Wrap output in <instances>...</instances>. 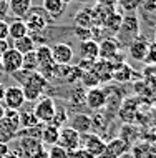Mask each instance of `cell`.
<instances>
[{
    "instance_id": "d6a6232c",
    "label": "cell",
    "mask_w": 156,
    "mask_h": 158,
    "mask_svg": "<svg viewBox=\"0 0 156 158\" xmlns=\"http://www.w3.org/2000/svg\"><path fill=\"white\" fill-rule=\"evenodd\" d=\"M85 93L86 92L83 90V88H77V90H73V92H71V95H70V102L73 105H77L78 102L82 105H85Z\"/></svg>"
},
{
    "instance_id": "8992f818",
    "label": "cell",
    "mask_w": 156,
    "mask_h": 158,
    "mask_svg": "<svg viewBox=\"0 0 156 158\" xmlns=\"http://www.w3.org/2000/svg\"><path fill=\"white\" fill-rule=\"evenodd\" d=\"M128 150H130V143H126L120 136H115V138L108 140L106 145H105V150L96 158H121L128 153Z\"/></svg>"
},
{
    "instance_id": "bcb514c9",
    "label": "cell",
    "mask_w": 156,
    "mask_h": 158,
    "mask_svg": "<svg viewBox=\"0 0 156 158\" xmlns=\"http://www.w3.org/2000/svg\"><path fill=\"white\" fill-rule=\"evenodd\" d=\"M153 42H156V30H154V35H153Z\"/></svg>"
},
{
    "instance_id": "277c9868",
    "label": "cell",
    "mask_w": 156,
    "mask_h": 158,
    "mask_svg": "<svg viewBox=\"0 0 156 158\" xmlns=\"http://www.w3.org/2000/svg\"><path fill=\"white\" fill-rule=\"evenodd\" d=\"M22 62H23V55L20 52H17L14 47H10L7 52L2 53V63H0V68H2L5 73L14 75L18 70H22Z\"/></svg>"
},
{
    "instance_id": "7bdbcfd3",
    "label": "cell",
    "mask_w": 156,
    "mask_h": 158,
    "mask_svg": "<svg viewBox=\"0 0 156 158\" xmlns=\"http://www.w3.org/2000/svg\"><path fill=\"white\" fill-rule=\"evenodd\" d=\"M3 158H20L17 153H14V152H8L7 155H3Z\"/></svg>"
},
{
    "instance_id": "6da1fadb",
    "label": "cell",
    "mask_w": 156,
    "mask_h": 158,
    "mask_svg": "<svg viewBox=\"0 0 156 158\" xmlns=\"http://www.w3.org/2000/svg\"><path fill=\"white\" fill-rule=\"evenodd\" d=\"M136 37H140V19L136 17V14H123V22L115 38L121 47H128Z\"/></svg>"
},
{
    "instance_id": "836d02e7",
    "label": "cell",
    "mask_w": 156,
    "mask_h": 158,
    "mask_svg": "<svg viewBox=\"0 0 156 158\" xmlns=\"http://www.w3.org/2000/svg\"><path fill=\"white\" fill-rule=\"evenodd\" d=\"M145 63L146 65H156V42H151L150 44V48H148V53H146Z\"/></svg>"
},
{
    "instance_id": "ab89813d",
    "label": "cell",
    "mask_w": 156,
    "mask_h": 158,
    "mask_svg": "<svg viewBox=\"0 0 156 158\" xmlns=\"http://www.w3.org/2000/svg\"><path fill=\"white\" fill-rule=\"evenodd\" d=\"M30 158H48V153H47V148H43V150H40V152H37L33 156Z\"/></svg>"
},
{
    "instance_id": "ba28073f",
    "label": "cell",
    "mask_w": 156,
    "mask_h": 158,
    "mask_svg": "<svg viewBox=\"0 0 156 158\" xmlns=\"http://www.w3.org/2000/svg\"><path fill=\"white\" fill-rule=\"evenodd\" d=\"M2 102H3V105H5L7 110H20L25 103V97H23L22 87H20V85L7 87Z\"/></svg>"
},
{
    "instance_id": "603a6c76",
    "label": "cell",
    "mask_w": 156,
    "mask_h": 158,
    "mask_svg": "<svg viewBox=\"0 0 156 158\" xmlns=\"http://www.w3.org/2000/svg\"><path fill=\"white\" fill-rule=\"evenodd\" d=\"M25 35H28V28L25 25V20H20V19H15L8 23V38L12 40H18Z\"/></svg>"
},
{
    "instance_id": "7a4b0ae2",
    "label": "cell",
    "mask_w": 156,
    "mask_h": 158,
    "mask_svg": "<svg viewBox=\"0 0 156 158\" xmlns=\"http://www.w3.org/2000/svg\"><path fill=\"white\" fill-rule=\"evenodd\" d=\"M55 110H57V102H55L52 97H40L38 100L35 102V106H33L32 112L40 123L47 125V123L52 122Z\"/></svg>"
},
{
    "instance_id": "f35d334b",
    "label": "cell",
    "mask_w": 156,
    "mask_h": 158,
    "mask_svg": "<svg viewBox=\"0 0 156 158\" xmlns=\"http://www.w3.org/2000/svg\"><path fill=\"white\" fill-rule=\"evenodd\" d=\"M10 47H12V45H10V42H8V40H0V53L7 52Z\"/></svg>"
},
{
    "instance_id": "f546056e",
    "label": "cell",
    "mask_w": 156,
    "mask_h": 158,
    "mask_svg": "<svg viewBox=\"0 0 156 158\" xmlns=\"http://www.w3.org/2000/svg\"><path fill=\"white\" fill-rule=\"evenodd\" d=\"M38 68V63H37V55H35V50L30 53H25L23 55V62H22V70L25 72H37Z\"/></svg>"
},
{
    "instance_id": "c3c4849f",
    "label": "cell",
    "mask_w": 156,
    "mask_h": 158,
    "mask_svg": "<svg viewBox=\"0 0 156 158\" xmlns=\"http://www.w3.org/2000/svg\"><path fill=\"white\" fill-rule=\"evenodd\" d=\"M0 63H2V53H0Z\"/></svg>"
},
{
    "instance_id": "d6986e66",
    "label": "cell",
    "mask_w": 156,
    "mask_h": 158,
    "mask_svg": "<svg viewBox=\"0 0 156 158\" xmlns=\"http://www.w3.org/2000/svg\"><path fill=\"white\" fill-rule=\"evenodd\" d=\"M22 85H30V87H33L35 90H38L42 95H43L45 90L50 87V80H47L42 73H38V72H30V73L23 78Z\"/></svg>"
},
{
    "instance_id": "8d00e7d4",
    "label": "cell",
    "mask_w": 156,
    "mask_h": 158,
    "mask_svg": "<svg viewBox=\"0 0 156 158\" xmlns=\"http://www.w3.org/2000/svg\"><path fill=\"white\" fill-rule=\"evenodd\" d=\"M141 8L145 12H151V14H154V12H156V0H143Z\"/></svg>"
},
{
    "instance_id": "681fc988",
    "label": "cell",
    "mask_w": 156,
    "mask_h": 158,
    "mask_svg": "<svg viewBox=\"0 0 156 158\" xmlns=\"http://www.w3.org/2000/svg\"><path fill=\"white\" fill-rule=\"evenodd\" d=\"M22 158H28V156H22Z\"/></svg>"
},
{
    "instance_id": "3957f363",
    "label": "cell",
    "mask_w": 156,
    "mask_h": 158,
    "mask_svg": "<svg viewBox=\"0 0 156 158\" xmlns=\"http://www.w3.org/2000/svg\"><path fill=\"white\" fill-rule=\"evenodd\" d=\"M35 55H37V63H38L37 72L42 73L47 80L53 78L55 62H53V58H52V50H50V47L40 45L38 48H35Z\"/></svg>"
},
{
    "instance_id": "4316f807",
    "label": "cell",
    "mask_w": 156,
    "mask_h": 158,
    "mask_svg": "<svg viewBox=\"0 0 156 158\" xmlns=\"http://www.w3.org/2000/svg\"><path fill=\"white\" fill-rule=\"evenodd\" d=\"M68 118L70 117H68V110H66V106H63V105L58 106L57 105V110H55V115H53L52 122H50V125H53L57 128H63V127L68 125Z\"/></svg>"
},
{
    "instance_id": "9a60e30c",
    "label": "cell",
    "mask_w": 156,
    "mask_h": 158,
    "mask_svg": "<svg viewBox=\"0 0 156 158\" xmlns=\"http://www.w3.org/2000/svg\"><path fill=\"white\" fill-rule=\"evenodd\" d=\"M32 10V0H10L7 3V14L23 20Z\"/></svg>"
},
{
    "instance_id": "d4e9b609",
    "label": "cell",
    "mask_w": 156,
    "mask_h": 158,
    "mask_svg": "<svg viewBox=\"0 0 156 158\" xmlns=\"http://www.w3.org/2000/svg\"><path fill=\"white\" fill-rule=\"evenodd\" d=\"M12 47H14L17 52H20L22 55L30 53V52H33V50L37 48V47H35V38H33L30 33L25 35V37H22V38H18V40H14Z\"/></svg>"
},
{
    "instance_id": "8fae6325",
    "label": "cell",
    "mask_w": 156,
    "mask_h": 158,
    "mask_svg": "<svg viewBox=\"0 0 156 158\" xmlns=\"http://www.w3.org/2000/svg\"><path fill=\"white\" fill-rule=\"evenodd\" d=\"M120 50H121V45L118 44L116 38L115 37H106L98 44V58L110 62L111 58H115L116 55L120 53Z\"/></svg>"
},
{
    "instance_id": "816d5d0a",
    "label": "cell",
    "mask_w": 156,
    "mask_h": 158,
    "mask_svg": "<svg viewBox=\"0 0 156 158\" xmlns=\"http://www.w3.org/2000/svg\"><path fill=\"white\" fill-rule=\"evenodd\" d=\"M0 158H3V156H0Z\"/></svg>"
},
{
    "instance_id": "74e56055",
    "label": "cell",
    "mask_w": 156,
    "mask_h": 158,
    "mask_svg": "<svg viewBox=\"0 0 156 158\" xmlns=\"http://www.w3.org/2000/svg\"><path fill=\"white\" fill-rule=\"evenodd\" d=\"M96 3H102V5H106V7H116L118 0H96Z\"/></svg>"
},
{
    "instance_id": "5bb4252c",
    "label": "cell",
    "mask_w": 156,
    "mask_h": 158,
    "mask_svg": "<svg viewBox=\"0 0 156 158\" xmlns=\"http://www.w3.org/2000/svg\"><path fill=\"white\" fill-rule=\"evenodd\" d=\"M68 127L73 128L75 131H78L80 135L88 133V131H91V117L86 113H82V112L73 113L68 118Z\"/></svg>"
},
{
    "instance_id": "b9f144b4",
    "label": "cell",
    "mask_w": 156,
    "mask_h": 158,
    "mask_svg": "<svg viewBox=\"0 0 156 158\" xmlns=\"http://www.w3.org/2000/svg\"><path fill=\"white\" fill-rule=\"evenodd\" d=\"M5 105H3L2 103V102H0V120H2V118H3V115H5Z\"/></svg>"
},
{
    "instance_id": "484cf974",
    "label": "cell",
    "mask_w": 156,
    "mask_h": 158,
    "mask_svg": "<svg viewBox=\"0 0 156 158\" xmlns=\"http://www.w3.org/2000/svg\"><path fill=\"white\" fill-rule=\"evenodd\" d=\"M73 23L77 28H93L90 8H83V10L77 12V15L73 17Z\"/></svg>"
},
{
    "instance_id": "1f68e13d",
    "label": "cell",
    "mask_w": 156,
    "mask_h": 158,
    "mask_svg": "<svg viewBox=\"0 0 156 158\" xmlns=\"http://www.w3.org/2000/svg\"><path fill=\"white\" fill-rule=\"evenodd\" d=\"M48 158H68V152L65 148H62L60 145H52L47 148Z\"/></svg>"
},
{
    "instance_id": "2e32d148",
    "label": "cell",
    "mask_w": 156,
    "mask_h": 158,
    "mask_svg": "<svg viewBox=\"0 0 156 158\" xmlns=\"http://www.w3.org/2000/svg\"><path fill=\"white\" fill-rule=\"evenodd\" d=\"M17 145H18V148L22 150V153L25 156H33L37 152H40V150H43V143L40 142V140H37V138H28V136H17Z\"/></svg>"
},
{
    "instance_id": "d590c367",
    "label": "cell",
    "mask_w": 156,
    "mask_h": 158,
    "mask_svg": "<svg viewBox=\"0 0 156 158\" xmlns=\"http://www.w3.org/2000/svg\"><path fill=\"white\" fill-rule=\"evenodd\" d=\"M0 40H8V22L0 19Z\"/></svg>"
},
{
    "instance_id": "44dd1931",
    "label": "cell",
    "mask_w": 156,
    "mask_h": 158,
    "mask_svg": "<svg viewBox=\"0 0 156 158\" xmlns=\"http://www.w3.org/2000/svg\"><path fill=\"white\" fill-rule=\"evenodd\" d=\"M121 22H123V14H121V12H118V10H113L111 14H110L108 19L105 20V23L102 25V30L110 33L111 37H115L116 32L120 30Z\"/></svg>"
},
{
    "instance_id": "f1b7e54d",
    "label": "cell",
    "mask_w": 156,
    "mask_h": 158,
    "mask_svg": "<svg viewBox=\"0 0 156 158\" xmlns=\"http://www.w3.org/2000/svg\"><path fill=\"white\" fill-rule=\"evenodd\" d=\"M80 80H82L83 87H86V88H95V87H98V85H100L98 77H96V73L91 70V68L83 72L82 77H80Z\"/></svg>"
},
{
    "instance_id": "cb8c5ba5",
    "label": "cell",
    "mask_w": 156,
    "mask_h": 158,
    "mask_svg": "<svg viewBox=\"0 0 156 158\" xmlns=\"http://www.w3.org/2000/svg\"><path fill=\"white\" fill-rule=\"evenodd\" d=\"M131 78H134V70L128 63L123 62L115 67V70H113V80H116L120 83H125V82H130Z\"/></svg>"
},
{
    "instance_id": "ee69618b",
    "label": "cell",
    "mask_w": 156,
    "mask_h": 158,
    "mask_svg": "<svg viewBox=\"0 0 156 158\" xmlns=\"http://www.w3.org/2000/svg\"><path fill=\"white\" fill-rule=\"evenodd\" d=\"M141 158H156V153H153V152H148V153H145Z\"/></svg>"
},
{
    "instance_id": "7dc6e473",
    "label": "cell",
    "mask_w": 156,
    "mask_h": 158,
    "mask_svg": "<svg viewBox=\"0 0 156 158\" xmlns=\"http://www.w3.org/2000/svg\"><path fill=\"white\" fill-rule=\"evenodd\" d=\"M0 2H3V3H8V2H10V0H0Z\"/></svg>"
},
{
    "instance_id": "5b68a950",
    "label": "cell",
    "mask_w": 156,
    "mask_h": 158,
    "mask_svg": "<svg viewBox=\"0 0 156 158\" xmlns=\"http://www.w3.org/2000/svg\"><path fill=\"white\" fill-rule=\"evenodd\" d=\"M43 10V8H42ZM25 25L28 28V33H37L43 32L48 27V15L45 12H40V8H33L28 12V15L25 17Z\"/></svg>"
},
{
    "instance_id": "4dcf8cb0",
    "label": "cell",
    "mask_w": 156,
    "mask_h": 158,
    "mask_svg": "<svg viewBox=\"0 0 156 158\" xmlns=\"http://www.w3.org/2000/svg\"><path fill=\"white\" fill-rule=\"evenodd\" d=\"M18 122H20V128H28V127H35L38 125V120L33 115V112H20L18 115Z\"/></svg>"
},
{
    "instance_id": "52a82bcc",
    "label": "cell",
    "mask_w": 156,
    "mask_h": 158,
    "mask_svg": "<svg viewBox=\"0 0 156 158\" xmlns=\"http://www.w3.org/2000/svg\"><path fill=\"white\" fill-rule=\"evenodd\" d=\"M108 103V95H106V90L105 88H100V87H95V88H88L86 93H85V105L88 106L90 110H98L105 108Z\"/></svg>"
},
{
    "instance_id": "60d3db41",
    "label": "cell",
    "mask_w": 156,
    "mask_h": 158,
    "mask_svg": "<svg viewBox=\"0 0 156 158\" xmlns=\"http://www.w3.org/2000/svg\"><path fill=\"white\" fill-rule=\"evenodd\" d=\"M3 14H7V3L0 2V19H2V15H3Z\"/></svg>"
},
{
    "instance_id": "f6af8a7d",
    "label": "cell",
    "mask_w": 156,
    "mask_h": 158,
    "mask_svg": "<svg viewBox=\"0 0 156 158\" xmlns=\"http://www.w3.org/2000/svg\"><path fill=\"white\" fill-rule=\"evenodd\" d=\"M3 93H5V87H3L2 83H0V102L3 100Z\"/></svg>"
},
{
    "instance_id": "30bf717a",
    "label": "cell",
    "mask_w": 156,
    "mask_h": 158,
    "mask_svg": "<svg viewBox=\"0 0 156 158\" xmlns=\"http://www.w3.org/2000/svg\"><path fill=\"white\" fill-rule=\"evenodd\" d=\"M80 135L78 131H75L73 128H70L68 125L60 128V135H58V143L62 148H65L66 152H73L80 148Z\"/></svg>"
},
{
    "instance_id": "4fadbf2b",
    "label": "cell",
    "mask_w": 156,
    "mask_h": 158,
    "mask_svg": "<svg viewBox=\"0 0 156 158\" xmlns=\"http://www.w3.org/2000/svg\"><path fill=\"white\" fill-rule=\"evenodd\" d=\"M148 48H150V42L146 40L145 37L140 35L128 45V55L133 58L134 62H145L146 53H148Z\"/></svg>"
},
{
    "instance_id": "9c48e42d",
    "label": "cell",
    "mask_w": 156,
    "mask_h": 158,
    "mask_svg": "<svg viewBox=\"0 0 156 158\" xmlns=\"http://www.w3.org/2000/svg\"><path fill=\"white\" fill-rule=\"evenodd\" d=\"M105 145H106V142L98 133H93V131H88V133H83L80 136V147L85 148L86 152H90L95 156H98L105 150Z\"/></svg>"
},
{
    "instance_id": "e575fe53",
    "label": "cell",
    "mask_w": 156,
    "mask_h": 158,
    "mask_svg": "<svg viewBox=\"0 0 156 158\" xmlns=\"http://www.w3.org/2000/svg\"><path fill=\"white\" fill-rule=\"evenodd\" d=\"M68 158H96L95 155H91L90 152H86L85 148H77L73 152H68Z\"/></svg>"
},
{
    "instance_id": "7402d4cb",
    "label": "cell",
    "mask_w": 156,
    "mask_h": 158,
    "mask_svg": "<svg viewBox=\"0 0 156 158\" xmlns=\"http://www.w3.org/2000/svg\"><path fill=\"white\" fill-rule=\"evenodd\" d=\"M58 135H60V128L50 125H43V130H42V136H40V142L43 143V147H52V145L58 143Z\"/></svg>"
},
{
    "instance_id": "83f0119b",
    "label": "cell",
    "mask_w": 156,
    "mask_h": 158,
    "mask_svg": "<svg viewBox=\"0 0 156 158\" xmlns=\"http://www.w3.org/2000/svg\"><path fill=\"white\" fill-rule=\"evenodd\" d=\"M141 3L143 0H118L116 5L120 7L118 12L121 14H134L138 8H141Z\"/></svg>"
},
{
    "instance_id": "e0dca14e",
    "label": "cell",
    "mask_w": 156,
    "mask_h": 158,
    "mask_svg": "<svg viewBox=\"0 0 156 158\" xmlns=\"http://www.w3.org/2000/svg\"><path fill=\"white\" fill-rule=\"evenodd\" d=\"M42 8L50 19H60L65 14L66 3L65 0H43L42 2Z\"/></svg>"
},
{
    "instance_id": "ac0fdd59",
    "label": "cell",
    "mask_w": 156,
    "mask_h": 158,
    "mask_svg": "<svg viewBox=\"0 0 156 158\" xmlns=\"http://www.w3.org/2000/svg\"><path fill=\"white\" fill-rule=\"evenodd\" d=\"M80 57L85 62L95 63L98 60V42L96 40H85L80 44Z\"/></svg>"
},
{
    "instance_id": "7c38bea8",
    "label": "cell",
    "mask_w": 156,
    "mask_h": 158,
    "mask_svg": "<svg viewBox=\"0 0 156 158\" xmlns=\"http://www.w3.org/2000/svg\"><path fill=\"white\" fill-rule=\"evenodd\" d=\"M52 50V58L55 62V65H70L73 60V48L68 44H55L53 47H50Z\"/></svg>"
},
{
    "instance_id": "f907efd6",
    "label": "cell",
    "mask_w": 156,
    "mask_h": 158,
    "mask_svg": "<svg viewBox=\"0 0 156 158\" xmlns=\"http://www.w3.org/2000/svg\"><path fill=\"white\" fill-rule=\"evenodd\" d=\"M154 103H156V100H154Z\"/></svg>"
},
{
    "instance_id": "ffe728a7",
    "label": "cell",
    "mask_w": 156,
    "mask_h": 158,
    "mask_svg": "<svg viewBox=\"0 0 156 158\" xmlns=\"http://www.w3.org/2000/svg\"><path fill=\"white\" fill-rule=\"evenodd\" d=\"M113 10H115L113 7H106V5H102V3H95V5L90 8L93 27H102V25L105 23V20L108 19Z\"/></svg>"
}]
</instances>
